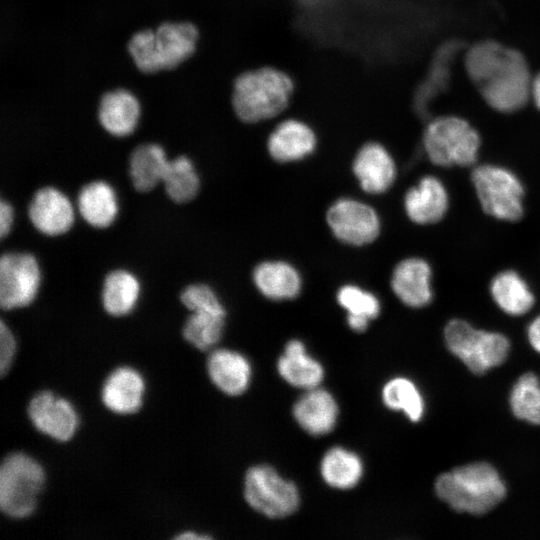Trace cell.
Returning <instances> with one entry per match:
<instances>
[{
  "instance_id": "24",
  "label": "cell",
  "mask_w": 540,
  "mask_h": 540,
  "mask_svg": "<svg viewBox=\"0 0 540 540\" xmlns=\"http://www.w3.org/2000/svg\"><path fill=\"white\" fill-rule=\"evenodd\" d=\"M253 280L257 289L272 300L295 298L301 289L297 270L282 261L262 262L255 267Z\"/></svg>"
},
{
  "instance_id": "1",
  "label": "cell",
  "mask_w": 540,
  "mask_h": 540,
  "mask_svg": "<svg viewBox=\"0 0 540 540\" xmlns=\"http://www.w3.org/2000/svg\"><path fill=\"white\" fill-rule=\"evenodd\" d=\"M465 66L483 98L497 111H517L531 96L526 60L511 48L494 41L479 42L468 50Z\"/></svg>"
},
{
  "instance_id": "8",
  "label": "cell",
  "mask_w": 540,
  "mask_h": 540,
  "mask_svg": "<svg viewBox=\"0 0 540 540\" xmlns=\"http://www.w3.org/2000/svg\"><path fill=\"white\" fill-rule=\"evenodd\" d=\"M244 497L254 510L269 518L289 516L300 503L297 486L268 465H256L247 471Z\"/></svg>"
},
{
  "instance_id": "15",
  "label": "cell",
  "mask_w": 540,
  "mask_h": 540,
  "mask_svg": "<svg viewBox=\"0 0 540 540\" xmlns=\"http://www.w3.org/2000/svg\"><path fill=\"white\" fill-rule=\"evenodd\" d=\"M28 215L33 226L41 233L56 236L68 231L74 221L69 199L53 187L39 189L33 196Z\"/></svg>"
},
{
  "instance_id": "13",
  "label": "cell",
  "mask_w": 540,
  "mask_h": 540,
  "mask_svg": "<svg viewBox=\"0 0 540 540\" xmlns=\"http://www.w3.org/2000/svg\"><path fill=\"white\" fill-rule=\"evenodd\" d=\"M391 287L398 299L411 308H422L433 299L432 269L418 257L402 260L394 268Z\"/></svg>"
},
{
  "instance_id": "5",
  "label": "cell",
  "mask_w": 540,
  "mask_h": 540,
  "mask_svg": "<svg viewBox=\"0 0 540 540\" xmlns=\"http://www.w3.org/2000/svg\"><path fill=\"white\" fill-rule=\"evenodd\" d=\"M444 340L448 350L478 375L501 365L510 351L505 335L477 329L462 319H452L446 324Z\"/></svg>"
},
{
  "instance_id": "32",
  "label": "cell",
  "mask_w": 540,
  "mask_h": 540,
  "mask_svg": "<svg viewBox=\"0 0 540 540\" xmlns=\"http://www.w3.org/2000/svg\"><path fill=\"white\" fill-rule=\"evenodd\" d=\"M225 314L192 312L183 328L184 338L199 350L206 351L220 340Z\"/></svg>"
},
{
  "instance_id": "20",
  "label": "cell",
  "mask_w": 540,
  "mask_h": 540,
  "mask_svg": "<svg viewBox=\"0 0 540 540\" xmlns=\"http://www.w3.org/2000/svg\"><path fill=\"white\" fill-rule=\"evenodd\" d=\"M207 370L214 385L230 396L244 393L251 381V364L237 351L214 350L208 357Z\"/></svg>"
},
{
  "instance_id": "11",
  "label": "cell",
  "mask_w": 540,
  "mask_h": 540,
  "mask_svg": "<svg viewBox=\"0 0 540 540\" xmlns=\"http://www.w3.org/2000/svg\"><path fill=\"white\" fill-rule=\"evenodd\" d=\"M28 416L38 431L60 442L70 440L79 424L73 405L50 391L40 392L31 399Z\"/></svg>"
},
{
  "instance_id": "41",
  "label": "cell",
  "mask_w": 540,
  "mask_h": 540,
  "mask_svg": "<svg viewBox=\"0 0 540 540\" xmlns=\"http://www.w3.org/2000/svg\"><path fill=\"white\" fill-rule=\"evenodd\" d=\"M176 539L179 540H204L210 539L208 535L198 534L196 532L187 531L176 536Z\"/></svg>"
},
{
  "instance_id": "6",
  "label": "cell",
  "mask_w": 540,
  "mask_h": 540,
  "mask_svg": "<svg viewBox=\"0 0 540 540\" xmlns=\"http://www.w3.org/2000/svg\"><path fill=\"white\" fill-rule=\"evenodd\" d=\"M471 181L487 215L508 222L522 218L524 186L514 172L496 164H481L473 168Z\"/></svg>"
},
{
  "instance_id": "25",
  "label": "cell",
  "mask_w": 540,
  "mask_h": 540,
  "mask_svg": "<svg viewBox=\"0 0 540 540\" xmlns=\"http://www.w3.org/2000/svg\"><path fill=\"white\" fill-rule=\"evenodd\" d=\"M77 204L83 219L96 228L108 227L118 213L116 194L104 181H93L83 186Z\"/></svg>"
},
{
  "instance_id": "16",
  "label": "cell",
  "mask_w": 540,
  "mask_h": 540,
  "mask_svg": "<svg viewBox=\"0 0 540 540\" xmlns=\"http://www.w3.org/2000/svg\"><path fill=\"white\" fill-rule=\"evenodd\" d=\"M296 401L293 415L298 425L313 436L331 432L337 422L338 405L333 395L320 386L305 390Z\"/></svg>"
},
{
  "instance_id": "3",
  "label": "cell",
  "mask_w": 540,
  "mask_h": 540,
  "mask_svg": "<svg viewBox=\"0 0 540 540\" xmlns=\"http://www.w3.org/2000/svg\"><path fill=\"white\" fill-rule=\"evenodd\" d=\"M294 82L284 71L261 67L240 74L232 89V107L246 123H257L282 113L289 105Z\"/></svg>"
},
{
  "instance_id": "9",
  "label": "cell",
  "mask_w": 540,
  "mask_h": 540,
  "mask_svg": "<svg viewBox=\"0 0 540 540\" xmlns=\"http://www.w3.org/2000/svg\"><path fill=\"white\" fill-rule=\"evenodd\" d=\"M40 284L36 259L28 253H6L0 258V305L11 310L29 305Z\"/></svg>"
},
{
  "instance_id": "21",
  "label": "cell",
  "mask_w": 540,
  "mask_h": 540,
  "mask_svg": "<svg viewBox=\"0 0 540 540\" xmlns=\"http://www.w3.org/2000/svg\"><path fill=\"white\" fill-rule=\"evenodd\" d=\"M139 116V102L130 91L116 89L102 95L98 119L108 133L117 137L131 134L136 128Z\"/></svg>"
},
{
  "instance_id": "40",
  "label": "cell",
  "mask_w": 540,
  "mask_h": 540,
  "mask_svg": "<svg viewBox=\"0 0 540 540\" xmlns=\"http://www.w3.org/2000/svg\"><path fill=\"white\" fill-rule=\"evenodd\" d=\"M531 96L536 106L540 109V74L532 81Z\"/></svg>"
},
{
  "instance_id": "17",
  "label": "cell",
  "mask_w": 540,
  "mask_h": 540,
  "mask_svg": "<svg viewBox=\"0 0 540 540\" xmlns=\"http://www.w3.org/2000/svg\"><path fill=\"white\" fill-rule=\"evenodd\" d=\"M353 171L362 189L380 194L388 190L396 177V166L389 152L382 145L370 142L357 153Z\"/></svg>"
},
{
  "instance_id": "26",
  "label": "cell",
  "mask_w": 540,
  "mask_h": 540,
  "mask_svg": "<svg viewBox=\"0 0 540 540\" xmlns=\"http://www.w3.org/2000/svg\"><path fill=\"white\" fill-rule=\"evenodd\" d=\"M169 160L163 148L154 143L136 147L130 156V177L133 186L147 192L163 180Z\"/></svg>"
},
{
  "instance_id": "28",
  "label": "cell",
  "mask_w": 540,
  "mask_h": 540,
  "mask_svg": "<svg viewBox=\"0 0 540 540\" xmlns=\"http://www.w3.org/2000/svg\"><path fill=\"white\" fill-rule=\"evenodd\" d=\"M140 285L137 278L126 270H114L104 280L102 303L113 316L131 312L138 300Z\"/></svg>"
},
{
  "instance_id": "27",
  "label": "cell",
  "mask_w": 540,
  "mask_h": 540,
  "mask_svg": "<svg viewBox=\"0 0 540 540\" xmlns=\"http://www.w3.org/2000/svg\"><path fill=\"white\" fill-rule=\"evenodd\" d=\"M320 472L329 486L341 490L351 489L359 483L363 475V463L353 451L333 447L323 456Z\"/></svg>"
},
{
  "instance_id": "23",
  "label": "cell",
  "mask_w": 540,
  "mask_h": 540,
  "mask_svg": "<svg viewBox=\"0 0 540 540\" xmlns=\"http://www.w3.org/2000/svg\"><path fill=\"white\" fill-rule=\"evenodd\" d=\"M489 291L497 307L509 316L525 315L535 304L527 281L511 269L497 273L490 282Z\"/></svg>"
},
{
  "instance_id": "12",
  "label": "cell",
  "mask_w": 540,
  "mask_h": 540,
  "mask_svg": "<svg viewBox=\"0 0 540 540\" xmlns=\"http://www.w3.org/2000/svg\"><path fill=\"white\" fill-rule=\"evenodd\" d=\"M199 32L190 22H164L153 30L151 51L156 72L173 69L195 51Z\"/></svg>"
},
{
  "instance_id": "7",
  "label": "cell",
  "mask_w": 540,
  "mask_h": 540,
  "mask_svg": "<svg viewBox=\"0 0 540 540\" xmlns=\"http://www.w3.org/2000/svg\"><path fill=\"white\" fill-rule=\"evenodd\" d=\"M45 482L42 466L24 453H13L0 468V507L12 518L33 513Z\"/></svg>"
},
{
  "instance_id": "29",
  "label": "cell",
  "mask_w": 540,
  "mask_h": 540,
  "mask_svg": "<svg viewBox=\"0 0 540 540\" xmlns=\"http://www.w3.org/2000/svg\"><path fill=\"white\" fill-rule=\"evenodd\" d=\"M384 404L391 410L402 411L412 422L422 419L425 401L417 385L408 378L395 377L382 389Z\"/></svg>"
},
{
  "instance_id": "19",
  "label": "cell",
  "mask_w": 540,
  "mask_h": 540,
  "mask_svg": "<svg viewBox=\"0 0 540 540\" xmlns=\"http://www.w3.org/2000/svg\"><path fill=\"white\" fill-rule=\"evenodd\" d=\"M316 135L306 123L287 119L279 123L269 135L267 148L278 162H291L310 155L316 147Z\"/></svg>"
},
{
  "instance_id": "38",
  "label": "cell",
  "mask_w": 540,
  "mask_h": 540,
  "mask_svg": "<svg viewBox=\"0 0 540 540\" xmlns=\"http://www.w3.org/2000/svg\"><path fill=\"white\" fill-rule=\"evenodd\" d=\"M527 338L531 347L540 354V314L528 325Z\"/></svg>"
},
{
  "instance_id": "22",
  "label": "cell",
  "mask_w": 540,
  "mask_h": 540,
  "mask_svg": "<svg viewBox=\"0 0 540 540\" xmlns=\"http://www.w3.org/2000/svg\"><path fill=\"white\" fill-rule=\"evenodd\" d=\"M279 375L291 386L304 390L320 386L324 369L298 339L290 340L277 362Z\"/></svg>"
},
{
  "instance_id": "34",
  "label": "cell",
  "mask_w": 540,
  "mask_h": 540,
  "mask_svg": "<svg viewBox=\"0 0 540 540\" xmlns=\"http://www.w3.org/2000/svg\"><path fill=\"white\" fill-rule=\"evenodd\" d=\"M337 301L347 314L364 316L370 320L376 318L380 312L377 297L354 285H345L339 289Z\"/></svg>"
},
{
  "instance_id": "33",
  "label": "cell",
  "mask_w": 540,
  "mask_h": 540,
  "mask_svg": "<svg viewBox=\"0 0 540 540\" xmlns=\"http://www.w3.org/2000/svg\"><path fill=\"white\" fill-rule=\"evenodd\" d=\"M456 50L454 45H447L440 49L430 74L421 89L420 100L423 106L446 89L450 78L453 55Z\"/></svg>"
},
{
  "instance_id": "18",
  "label": "cell",
  "mask_w": 540,
  "mask_h": 540,
  "mask_svg": "<svg viewBox=\"0 0 540 540\" xmlns=\"http://www.w3.org/2000/svg\"><path fill=\"white\" fill-rule=\"evenodd\" d=\"M145 381L135 369L127 366L115 369L104 382L101 398L104 405L117 414H132L143 402Z\"/></svg>"
},
{
  "instance_id": "31",
  "label": "cell",
  "mask_w": 540,
  "mask_h": 540,
  "mask_svg": "<svg viewBox=\"0 0 540 540\" xmlns=\"http://www.w3.org/2000/svg\"><path fill=\"white\" fill-rule=\"evenodd\" d=\"M509 403L514 416L531 424L540 425V379L528 372L512 387Z\"/></svg>"
},
{
  "instance_id": "14",
  "label": "cell",
  "mask_w": 540,
  "mask_h": 540,
  "mask_svg": "<svg viewBox=\"0 0 540 540\" xmlns=\"http://www.w3.org/2000/svg\"><path fill=\"white\" fill-rule=\"evenodd\" d=\"M449 207V194L436 176L422 177L404 196V208L411 221L430 225L444 218Z\"/></svg>"
},
{
  "instance_id": "35",
  "label": "cell",
  "mask_w": 540,
  "mask_h": 540,
  "mask_svg": "<svg viewBox=\"0 0 540 540\" xmlns=\"http://www.w3.org/2000/svg\"><path fill=\"white\" fill-rule=\"evenodd\" d=\"M181 302L191 312H212L225 314L215 292L205 284L187 286L180 295Z\"/></svg>"
},
{
  "instance_id": "37",
  "label": "cell",
  "mask_w": 540,
  "mask_h": 540,
  "mask_svg": "<svg viewBox=\"0 0 540 540\" xmlns=\"http://www.w3.org/2000/svg\"><path fill=\"white\" fill-rule=\"evenodd\" d=\"M13 222V209L11 205L2 200L0 202V236L5 237L11 228Z\"/></svg>"
},
{
  "instance_id": "2",
  "label": "cell",
  "mask_w": 540,
  "mask_h": 540,
  "mask_svg": "<svg viewBox=\"0 0 540 540\" xmlns=\"http://www.w3.org/2000/svg\"><path fill=\"white\" fill-rule=\"evenodd\" d=\"M435 492L457 512L482 515L505 498L507 489L491 464L475 462L439 475Z\"/></svg>"
},
{
  "instance_id": "36",
  "label": "cell",
  "mask_w": 540,
  "mask_h": 540,
  "mask_svg": "<svg viewBox=\"0 0 540 540\" xmlns=\"http://www.w3.org/2000/svg\"><path fill=\"white\" fill-rule=\"evenodd\" d=\"M16 354V340L4 321L0 323V372L6 374Z\"/></svg>"
},
{
  "instance_id": "4",
  "label": "cell",
  "mask_w": 540,
  "mask_h": 540,
  "mask_svg": "<svg viewBox=\"0 0 540 540\" xmlns=\"http://www.w3.org/2000/svg\"><path fill=\"white\" fill-rule=\"evenodd\" d=\"M480 144V136L473 126L456 116L432 120L423 137L424 150L429 160L445 168L474 166Z\"/></svg>"
},
{
  "instance_id": "10",
  "label": "cell",
  "mask_w": 540,
  "mask_h": 540,
  "mask_svg": "<svg viewBox=\"0 0 540 540\" xmlns=\"http://www.w3.org/2000/svg\"><path fill=\"white\" fill-rule=\"evenodd\" d=\"M327 223L333 234L350 245H364L374 241L380 231L377 213L368 205L340 199L327 212Z\"/></svg>"
},
{
  "instance_id": "39",
  "label": "cell",
  "mask_w": 540,
  "mask_h": 540,
  "mask_svg": "<svg viewBox=\"0 0 540 540\" xmlns=\"http://www.w3.org/2000/svg\"><path fill=\"white\" fill-rule=\"evenodd\" d=\"M370 319L360 315L347 314L349 327L356 332H363L367 329Z\"/></svg>"
},
{
  "instance_id": "30",
  "label": "cell",
  "mask_w": 540,
  "mask_h": 540,
  "mask_svg": "<svg viewBox=\"0 0 540 540\" xmlns=\"http://www.w3.org/2000/svg\"><path fill=\"white\" fill-rule=\"evenodd\" d=\"M162 181L167 195L177 203L192 200L199 190L198 175L186 156L169 160Z\"/></svg>"
}]
</instances>
